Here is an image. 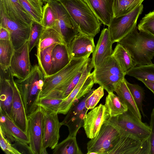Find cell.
Segmentation results:
<instances>
[{"instance_id": "obj_1", "label": "cell", "mask_w": 154, "mask_h": 154, "mask_svg": "<svg viewBox=\"0 0 154 154\" xmlns=\"http://www.w3.org/2000/svg\"><path fill=\"white\" fill-rule=\"evenodd\" d=\"M137 29L135 26L118 43L130 54L136 66L152 64L154 57V35L144 31L138 32Z\"/></svg>"}, {"instance_id": "obj_2", "label": "cell", "mask_w": 154, "mask_h": 154, "mask_svg": "<svg viewBox=\"0 0 154 154\" xmlns=\"http://www.w3.org/2000/svg\"><path fill=\"white\" fill-rule=\"evenodd\" d=\"M65 8L79 33L94 38L101 23L84 0H57Z\"/></svg>"}, {"instance_id": "obj_3", "label": "cell", "mask_w": 154, "mask_h": 154, "mask_svg": "<svg viewBox=\"0 0 154 154\" xmlns=\"http://www.w3.org/2000/svg\"><path fill=\"white\" fill-rule=\"evenodd\" d=\"M20 94L27 116L35 111L39 94L44 83V75L39 66L35 64L25 78L14 80Z\"/></svg>"}, {"instance_id": "obj_4", "label": "cell", "mask_w": 154, "mask_h": 154, "mask_svg": "<svg viewBox=\"0 0 154 154\" xmlns=\"http://www.w3.org/2000/svg\"><path fill=\"white\" fill-rule=\"evenodd\" d=\"M119 127L107 121L98 134L87 143V154H109L119 141L122 134Z\"/></svg>"}, {"instance_id": "obj_5", "label": "cell", "mask_w": 154, "mask_h": 154, "mask_svg": "<svg viewBox=\"0 0 154 154\" xmlns=\"http://www.w3.org/2000/svg\"><path fill=\"white\" fill-rule=\"evenodd\" d=\"M92 72L95 84L103 87L108 93L113 92L116 85L124 80L126 75L112 56L94 68Z\"/></svg>"}, {"instance_id": "obj_6", "label": "cell", "mask_w": 154, "mask_h": 154, "mask_svg": "<svg viewBox=\"0 0 154 154\" xmlns=\"http://www.w3.org/2000/svg\"><path fill=\"white\" fill-rule=\"evenodd\" d=\"M90 55L71 59L69 64L56 73L48 76L44 75V83L39 96L43 98L60 85L74 76L88 60Z\"/></svg>"}, {"instance_id": "obj_7", "label": "cell", "mask_w": 154, "mask_h": 154, "mask_svg": "<svg viewBox=\"0 0 154 154\" xmlns=\"http://www.w3.org/2000/svg\"><path fill=\"white\" fill-rule=\"evenodd\" d=\"M89 58L85 67L80 79L74 88L63 99L58 109V114H66L72 105L89 93L95 84L92 72L93 68Z\"/></svg>"}, {"instance_id": "obj_8", "label": "cell", "mask_w": 154, "mask_h": 154, "mask_svg": "<svg viewBox=\"0 0 154 154\" xmlns=\"http://www.w3.org/2000/svg\"><path fill=\"white\" fill-rule=\"evenodd\" d=\"M107 121L141 141L149 139L151 133L149 126L128 110L122 114L110 117Z\"/></svg>"}, {"instance_id": "obj_9", "label": "cell", "mask_w": 154, "mask_h": 154, "mask_svg": "<svg viewBox=\"0 0 154 154\" xmlns=\"http://www.w3.org/2000/svg\"><path fill=\"white\" fill-rule=\"evenodd\" d=\"M53 9L57 20L52 28L61 35L65 45L68 46L73 38L79 33L78 29L68 12L57 0L48 2Z\"/></svg>"}, {"instance_id": "obj_10", "label": "cell", "mask_w": 154, "mask_h": 154, "mask_svg": "<svg viewBox=\"0 0 154 154\" xmlns=\"http://www.w3.org/2000/svg\"><path fill=\"white\" fill-rule=\"evenodd\" d=\"M143 9L142 4L127 14L112 18L108 29L113 43L118 42L132 31Z\"/></svg>"}, {"instance_id": "obj_11", "label": "cell", "mask_w": 154, "mask_h": 154, "mask_svg": "<svg viewBox=\"0 0 154 154\" xmlns=\"http://www.w3.org/2000/svg\"><path fill=\"white\" fill-rule=\"evenodd\" d=\"M27 134L29 145L33 154H47L42 143L43 113L38 106L32 113L27 116Z\"/></svg>"}, {"instance_id": "obj_12", "label": "cell", "mask_w": 154, "mask_h": 154, "mask_svg": "<svg viewBox=\"0 0 154 154\" xmlns=\"http://www.w3.org/2000/svg\"><path fill=\"white\" fill-rule=\"evenodd\" d=\"M94 89L76 102L72 105L61 125L67 126L68 128L69 136L76 137L79 129L83 127L85 117L88 110L85 107V102Z\"/></svg>"}, {"instance_id": "obj_13", "label": "cell", "mask_w": 154, "mask_h": 154, "mask_svg": "<svg viewBox=\"0 0 154 154\" xmlns=\"http://www.w3.org/2000/svg\"><path fill=\"white\" fill-rule=\"evenodd\" d=\"M122 130L120 139L109 154H150L149 139L141 141Z\"/></svg>"}, {"instance_id": "obj_14", "label": "cell", "mask_w": 154, "mask_h": 154, "mask_svg": "<svg viewBox=\"0 0 154 154\" xmlns=\"http://www.w3.org/2000/svg\"><path fill=\"white\" fill-rule=\"evenodd\" d=\"M42 109L43 113V147L46 150L48 148L54 149L58 144L60 137V129L61 125L57 113Z\"/></svg>"}, {"instance_id": "obj_15", "label": "cell", "mask_w": 154, "mask_h": 154, "mask_svg": "<svg viewBox=\"0 0 154 154\" xmlns=\"http://www.w3.org/2000/svg\"><path fill=\"white\" fill-rule=\"evenodd\" d=\"M0 26L10 32L11 41L15 49H17L28 41L31 26L20 23L9 17L0 10Z\"/></svg>"}, {"instance_id": "obj_16", "label": "cell", "mask_w": 154, "mask_h": 154, "mask_svg": "<svg viewBox=\"0 0 154 154\" xmlns=\"http://www.w3.org/2000/svg\"><path fill=\"white\" fill-rule=\"evenodd\" d=\"M105 106L102 104L92 109L86 115L83 127L88 138H95L101 126L110 117Z\"/></svg>"}, {"instance_id": "obj_17", "label": "cell", "mask_w": 154, "mask_h": 154, "mask_svg": "<svg viewBox=\"0 0 154 154\" xmlns=\"http://www.w3.org/2000/svg\"><path fill=\"white\" fill-rule=\"evenodd\" d=\"M29 53L27 42L19 48L15 49L10 67L14 77L22 79L29 73L32 67Z\"/></svg>"}, {"instance_id": "obj_18", "label": "cell", "mask_w": 154, "mask_h": 154, "mask_svg": "<svg viewBox=\"0 0 154 154\" xmlns=\"http://www.w3.org/2000/svg\"><path fill=\"white\" fill-rule=\"evenodd\" d=\"M0 69V112L11 119V112L13 96V81L14 77L10 68L4 70Z\"/></svg>"}, {"instance_id": "obj_19", "label": "cell", "mask_w": 154, "mask_h": 154, "mask_svg": "<svg viewBox=\"0 0 154 154\" xmlns=\"http://www.w3.org/2000/svg\"><path fill=\"white\" fill-rule=\"evenodd\" d=\"M112 43L108 29L104 28L101 33L94 51L91 63L94 69L100 65L107 58L112 56Z\"/></svg>"}, {"instance_id": "obj_20", "label": "cell", "mask_w": 154, "mask_h": 154, "mask_svg": "<svg viewBox=\"0 0 154 154\" xmlns=\"http://www.w3.org/2000/svg\"><path fill=\"white\" fill-rule=\"evenodd\" d=\"M12 84L13 96L11 119L18 127L27 134V119L24 105L14 80Z\"/></svg>"}, {"instance_id": "obj_21", "label": "cell", "mask_w": 154, "mask_h": 154, "mask_svg": "<svg viewBox=\"0 0 154 154\" xmlns=\"http://www.w3.org/2000/svg\"><path fill=\"white\" fill-rule=\"evenodd\" d=\"M71 59L90 55L95 48L94 38L78 33L68 46Z\"/></svg>"}, {"instance_id": "obj_22", "label": "cell", "mask_w": 154, "mask_h": 154, "mask_svg": "<svg viewBox=\"0 0 154 154\" xmlns=\"http://www.w3.org/2000/svg\"><path fill=\"white\" fill-rule=\"evenodd\" d=\"M0 10L14 20L31 26L32 20L19 0H0Z\"/></svg>"}, {"instance_id": "obj_23", "label": "cell", "mask_w": 154, "mask_h": 154, "mask_svg": "<svg viewBox=\"0 0 154 154\" xmlns=\"http://www.w3.org/2000/svg\"><path fill=\"white\" fill-rule=\"evenodd\" d=\"M0 130L11 144L19 140L29 144L27 134L18 127L7 116L0 112Z\"/></svg>"}, {"instance_id": "obj_24", "label": "cell", "mask_w": 154, "mask_h": 154, "mask_svg": "<svg viewBox=\"0 0 154 154\" xmlns=\"http://www.w3.org/2000/svg\"><path fill=\"white\" fill-rule=\"evenodd\" d=\"M101 23L108 26L113 17L114 0H84Z\"/></svg>"}, {"instance_id": "obj_25", "label": "cell", "mask_w": 154, "mask_h": 154, "mask_svg": "<svg viewBox=\"0 0 154 154\" xmlns=\"http://www.w3.org/2000/svg\"><path fill=\"white\" fill-rule=\"evenodd\" d=\"M52 65L50 75L62 69L70 61L71 58L68 46L65 44H57L52 50Z\"/></svg>"}, {"instance_id": "obj_26", "label": "cell", "mask_w": 154, "mask_h": 154, "mask_svg": "<svg viewBox=\"0 0 154 154\" xmlns=\"http://www.w3.org/2000/svg\"><path fill=\"white\" fill-rule=\"evenodd\" d=\"M114 91L125 104L128 110L142 120L140 112L138 108L134 99L125 82V79L116 85Z\"/></svg>"}, {"instance_id": "obj_27", "label": "cell", "mask_w": 154, "mask_h": 154, "mask_svg": "<svg viewBox=\"0 0 154 154\" xmlns=\"http://www.w3.org/2000/svg\"><path fill=\"white\" fill-rule=\"evenodd\" d=\"M65 44L60 34L54 29L44 27L37 45V56L40 52L47 47L54 44Z\"/></svg>"}, {"instance_id": "obj_28", "label": "cell", "mask_w": 154, "mask_h": 154, "mask_svg": "<svg viewBox=\"0 0 154 154\" xmlns=\"http://www.w3.org/2000/svg\"><path fill=\"white\" fill-rule=\"evenodd\" d=\"M112 56L117 61L126 75L128 72L136 66L130 54L118 42L113 51Z\"/></svg>"}, {"instance_id": "obj_29", "label": "cell", "mask_w": 154, "mask_h": 154, "mask_svg": "<svg viewBox=\"0 0 154 154\" xmlns=\"http://www.w3.org/2000/svg\"><path fill=\"white\" fill-rule=\"evenodd\" d=\"M108 93L106 98L105 105L110 117L117 116L128 111L127 106L118 96L113 92Z\"/></svg>"}, {"instance_id": "obj_30", "label": "cell", "mask_w": 154, "mask_h": 154, "mask_svg": "<svg viewBox=\"0 0 154 154\" xmlns=\"http://www.w3.org/2000/svg\"><path fill=\"white\" fill-rule=\"evenodd\" d=\"M53 154H82L77 143L76 137H68L58 143L53 151Z\"/></svg>"}, {"instance_id": "obj_31", "label": "cell", "mask_w": 154, "mask_h": 154, "mask_svg": "<svg viewBox=\"0 0 154 154\" xmlns=\"http://www.w3.org/2000/svg\"><path fill=\"white\" fill-rule=\"evenodd\" d=\"M144 0H114L113 17L127 14L142 5Z\"/></svg>"}, {"instance_id": "obj_32", "label": "cell", "mask_w": 154, "mask_h": 154, "mask_svg": "<svg viewBox=\"0 0 154 154\" xmlns=\"http://www.w3.org/2000/svg\"><path fill=\"white\" fill-rule=\"evenodd\" d=\"M14 51L10 40L0 39V68L5 70L10 68Z\"/></svg>"}, {"instance_id": "obj_33", "label": "cell", "mask_w": 154, "mask_h": 154, "mask_svg": "<svg viewBox=\"0 0 154 154\" xmlns=\"http://www.w3.org/2000/svg\"><path fill=\"white\" fill-rule=\"evenodd\" d=\"M138 80L144 79L154 82V64L136 66L126 73Z\"/></svg>"}, {"instance_id": "obj_34", "label": "cell", "mask_w": 154, "mask_h": 154, "mask_svg": "<svg viewBox=\"0 0 154 154\" xmlns=\"http://www.w3.org/2000/svg\"><path fill=\"white\" fill-rule=\"evenodd\" d=\"M57 44H54L47 48L36 56L38 65L44 76L50 75L52 65V51Z\"/></svg>"}, {"instance_id": "obj_35", "label": "cell", "mask_w": 154, "mask_h": 154, "mask_svg": "<svg viewBox=\"0 0 154 154\" xmlns=\"http://www.w3.org/2000/svg\"><path fill=\"white\" fill-rule=\"evenodd\" d=\"M125 82L138 108L144 117L145 115L143 109L145 95L144 90L138 85L130 83L126 79Z\"/></svg>"}, {"instance_id": "obj_36", "label": "cell", "mask_w": 154, "mask_h": 154, "mask_svg": "<svg viewBox=\"0 0 154 154\" xmlns=\"http://www.w3.org/2000/svg\"><path fill=\"white\" fill-rule=\"evenodd\" d=\"M44 27L40 23L32 20L31 24L30 30L27 41L29 52L36 45L42 35Z\"/></svg>"}, {"instance_id": "obj_37", "label": "cell", "mask_w": 154, "mask_h": 154, "mask_svg": "<svg viewBox=\"0 0 154 154\" xmlns=\"http://www.w3.org/2000/svg\"><path fill=\"white\" fill-rule=\"evenodd\" d=\"M55 13L48 2L43 6V17L41 24L44 27L52 28L56 21Z\"/></svg>"}, {"instance_id": "obj_38", "label": "cell", "mask_w": 154, "mask_h": 154, "mask_svg": "<svg viewBox=\"0 0 154 154\" xmlns=\"http://www.w3.org/2000/svg\"><path fill=\"white\" fill-rule=\"evenodd\" d=\"M63 99L42 98L39 99L37 105L47 111L57 113L59 106Z\"/></svg>"}, {"instance_id": "obj_39", "label": "cell", "mask_w": 154, "mask_h": 154, "mask_svg": "<svg viewBox=\"0 0 154 154\" xmlns=\"http://www.w3.org/2000/svg\"><path fill=\"white\" fill-rule=\"evenodd\" d=\"M137 28L139 31H145L154 35V11L145 15Z\"/></svg>"}, {"instance_id": "obj_40", "label": "cell", "mask_w": 154, "mask_h": 154, "mask_svg": "<svg viewBox=\"0 0 154 154\" xmlns=\"http://www.w3.org/2000/svg\"><path fill=\"white\" fill-rule=\"evenodd\" d=\"M104 89L100 86L94 90L85 102V107L88 110L92 109L95 107L104 95Z\"/></svg>"}, {"instance_id": "obj_41", "label": "cell", "mask_w": 154, "mask_h": 154, "mask_svg": "<svg viewBox=\"0 0 154 154\" xmlns=\"http://www.w3.org/2000/svg\"><path fill=\"white\" fill-rule=\"evenodd\" d=\"M19 2L31 17L32 20L41 24L43 14L27 0H19Z\"/></svg>"}, {"instance_id": "obj_42", "label": "cell", "mask_w": 154, "mask_h": 154, "mask_svg": "<svg viewBox=\"0 0 154 154\" xmlns=\"http://www.w3.org/2000/svg\"><path fill=\"white\" fill-rule=\"evenodd\" d=\"M0 145L2 150L6 154H20L6 139L1 130Z\"/></svg>"}, {"instance_id": "obj_43", "label": "cell", "mask_w": 154, "mask_h": 154, "mask_svg": "<svg viewBox=\"0 0 154 154\" xmlns=\"http://www.w3.org/2000/svg\"><path fill=\"white\" fill-rule=\"evenodd\" d=\"M87 62L76 74L71 82L63 93L62 96V99H64L67 97L77 84L82 76Z\"/></svg>"}, {"instance_id": "obj_44", "label": "cell", "mask_w": 154, "mask_h": 154, "mask_svg": "<svg viewBox=\"0 0 154 154\" xmlns=\"http://www.w3.org/2000/svg\"><path fill=\"white\" fill-rule=\"evenodd\" d=\"M28 144L23 141L16 140L11 145L20 154H33Z\"/></svg>"}, {"instance_id": "obj_45", "label": "cell", "mask_w": 154, "mask_h": 154, "mask_svg": "<svg viewBox=\"0 0 154 154\" xmlns=\"http://www.w3.org/2000/svg\"><path fill=\"white\" fill-rule=\"evenodd\" d=\"M149 126L151 133L149 140L150 145V154H154V108L151 114Z\"/></svg>"}, {"instance_id": "obj_46", "label": "cell", "mask_w": 154, "mask_h": 154, "mask_svg": "<svg viewBox=\"0 0 154 154\" xmlns=\"http://www.w3.org/2000/svg\"><path fill=\"white\" fill-rule=\"evenodd\" d=\"M0 39L11 41L9 32L5 28L0 26Z\"/></svg>"}, {"instance_id": "obj_47", "label": "cell", "mask_w": 154, "mask_h": 154, "mask_svg": "<svg viewBox=\"0 0 154 154\" xmlns=\"http://www.w3.org/2000/svg\"><path fill=\"white\" fill-rule=\"evenodd\" d=\"M37 10L43 14V2L42 0H27Z\"/></svg>"}, {"instance_id": "obj_48", "label": "cell", "mask_w": 154, "mask_h": 154, "mask_svg": "<svg viewBox=\"0 0 154 154\" xmlns=\"http://www.w3.org/2000/svg\"><path fill=\"white\" fill-rule=\"evenodd\" d=\"M139 81L142 82L146 87L154 94V82L144 79H140Z\"/></svg>"}, {"instance_id": "obj_49", "label": "cell", "mask_w": 154, "mask_h": 154, "mask_svg": "<svg viewBox=\"0 0 154 154\" xmlns=\"http://www.w3.org/2000/svg\"><path fill=\"white\" fill-rule=\"evenodd\" d=\"M42 0L43 2H46V3H47L50 1L57 0Z\"/></svg>"}]
</instances>
